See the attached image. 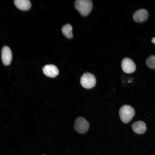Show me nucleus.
Returning a JSON list of instances; mask_svg holds the SVG:
<instances>
[{
  "instance_id": "obj_12",
  "label": "nucleus",
  "mask_w": 155,
  "mask_h": 155,
  "mask_svg": "<svg viewBox=\"0 0 155 155\" xmlns=\"http://www.w3.org/2000/svg\"><path fill=\"white\" fill-rule=\"evenodd\" d=\"M146 63L150 68L155 69V55H152L148 57L146 60Z\"/></svg>"
},
{
  "instance_id": "obj_9",
  "label": "nucleus",
  "mask_w": 155,
  "mask_h": 155,
  "mask_svg": "<svg viewBox=\"0 0 155 155\" xmlns=\"http://www.w3.org/2000/svg\"><path fill=\"white\" fill-rule=\"evenodd\" d=\"M132 128L135 133L139 134L144 133L146 130L145 123L141 121L134 122L132 125Z\"/></svg>"
},
{
  "instance_id": "obj_7",
  "label": "nucleus",
  "mask_w": 155,
  "mask_h": 155,
  "mask_svg": "<svg viewBox=\"0 0 155 155\" xmlns=\"http://www.w3.org/2000/svg\"><path fill=\"white\" fill-rule=\"evenodd\" d=\"M42 71L45 75L51 78H54L59 73L57 68L53 65H45L43 67Z\"/></svg>"
},
{
  "instance_id": "obj_6",
  "label": "nucleus",
  "mask_w": 155,
  "mask_h": 155,
  "mask_svg": "<svg viewBox=\"0 0 155 155\" xmlns=\"http://www.w3.org/2000/svg\"><path fill=\"white\" fill-rule=\"evenodd\" d=\"M1 57L2 63L4 65H8L10 63L12 58V55L11 51L8 46H5L2 48Z\"/></svg>"
},
{
  "instance_id": "obj_13",
  "label": "nucleus",
  "mask_w": 155,
  "mask_h": 155,
  "mask_svg": "<svg viewBox=\"0 0 155 155\" xmlns=\"http://www.w3.org/2000/svg\"><path fill=\"white\" fill-rule=\"evenodd\" d=\"M152 42L155 44V37H154L152 39Z\"/></svg>"
},
{
  "instance_id": "obj_5",
  "label": "nucleus",
  "mask_w": 155,
  "mask_h": 155,
  "mask_svg": "<svg viewBox=\"0 0 155 155\" xmlns=\"http://www.w3.org/2000/svg\"><path fill=\"white\" fill-rule=\"evenodd\" d=\"M121 65L123 71L127 73H131L134 72L136 65L134 62L130 59L126 57L121 61Z\"/></svg>"
},
{
  "instance_id": "obj_4",
  "label": "nucleus",
  "mask_w": 155,
  "mask_h": 155,
  "mask_svg": "<svg viewBox=\"0 0 155 155\" xmlns=\"http://www.w3.org/2000/svg\"><path fill=\"white\" fill-rule=\"evenodd\" d=\"M89 123L84 118L79 117L75 120L74 125V129L80 133H84L88 130Z\"/></svg>"
},
{
  "instance_id": "obj_3",
  "label": "nucleus",
  "mask_w": 155,
  "mask_h": 155,
  "mask_svg": "<svg viewBox=\"0 0 155 155\" xmlns=\"http://www.w3.org/2000/svg\"><path fill=\"white\" fill-rule=\"evenodd\" d=\"M96 79L94 76L89 72L84 73L80 79V82L82 86L87 89L94 87L96 84Z\"/></svg>"
},
{
  "instance_id": "obj_10",
  "label": "nucleus",
  "mask_w": 155,
  "mask_h": 155,
  "mask_svg": "<svg viewBox=\"0 0 155 155\" xmlns=\"http://www.w3.org/2000/svg\"><path fill=\"white\" fill-rule=\"evenodd\" d=\"M14 3L18 9L22 10H27L31 7V3L28 0H14Z\"/></svg>"
},
{
  "instance_id": "obj_11",
  "label": "nucleus",
  "mask_w": 155,
  "mask_h": 155,
  "mask_svg": "<svg viewBox=\"0 0 155 155\" xmlns=\"http://www.w3.org/2000/svg\"><path fill=\"white\" fill-rule=\"evenodd\" d=\"M72 28L69 24L64 26L62 28V31L63 35L67 38L70 39L73 37Z\"/></svg>"
},
{
  "instance_id": "obj_1",
  "label": "nucleus",
  "mask_w": 155,
  "mask_h": 155,
  "mask_svg": "<svg viewBox=\"0 0 155 155\" xmlns=\"http://www.w3.org/2000/svg\"><path fill=\"white\" fill-rule=\"evenodd\" d=\"M135 115L133 108L130 105L125 104L122 106L119 110V115L121 121L127 123L132 120Z\"/></svg>"
},
{
  "instance_id": "obj_2",
  "label": "nucleus",
  "mask_w": 155,
  "mask_h": 155,
  "mask_svg": "<svg viewBox=\"0 0 155 155\" xmlns=\"http://www.w3.org/2000/svg\"><path fill=\"white\" fill-rule=\"evenodd\" d=\"M75 7L83 16L88 15L92 7V3L90 0H77L75 2Z\"/></svg>"
},
{
  "instance_id": "obj_8",
  "label": "nucleus",
  "mask_w": 155,
  "mask_h": 155,
  "mask_svg": "<svg viewBox=\"0 0 155 155\" xmlns=\"http://www.w3.org/2000/svg\"><path fill=\"white\" fill-rule=\"evenodd\" d=\"M148 16V13L144 9H141L136 11L133 15V20L137 22H142L146 21Z\"/></svg>"
}]
</instances>
